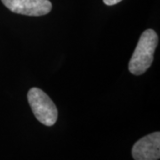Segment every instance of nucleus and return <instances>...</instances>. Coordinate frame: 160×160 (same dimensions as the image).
I'll return each instance as SVG.
<instances>
[{
  "label": "nucleus",
  "instance_id": "nucleus-1",
  "mask_svg": "<svg viewBox=\"0 0 160 160\" xmlns=\"http://www.w3.org/2000/svg\"><path fill=\"white\" fill-rule=\"evenodd\" d=\"M158 43V37L153 29H147L142 34L128 64L132 74L139 76L147 71L154 60Z\"/></svg>",
  "mask_w": 160,
  "mask_h": 160
},
{
  "label": "nucleus",
  "instance_id": "nucleus-2",
  "mask_svg": "<svg viewBox=\"0 0 160 160\" xmlns=\"http://www.w3.org/2000/svg\"><path fill=\"white\" fill-rule=\"evenodd\" d=\"M27 96L36 118L45 126H53L57 121L58 109L50 97L37 87L31 88Z\"/></svg>",
  "mask_w": 160,
  "mask_h": 160
},
{
  "label": "nucleus",
  "instance_id": "nucleus-5",
  "mask_svg": "<svg viewBox=\"0 0 160 160\" xmlns=\"http://www.w3.org/2000/svg\"><path fill=\"white\" fill-rule=\"evenodd\" d=\"M122 0H103L104 4L107 6H114L116 4H118Z\"/></svg>",
  "mask_w": 160,
  "mask_h": 160
},
{
  "label": "nucleus",
  "instance_id": "nucleus-3",
  "mask_svg": "<svg viewBox=\"0 0 160 160\" xmlns=\"http://www.w3.org/2000/svg\"><path fill=\"white\" fill-rule=\"evenodd\" d=\"M12 12L27 16H42L52 10L49 0H1Z\"/></svg>",
  "mask_w": 160,
  "mask_h": 160
},
{
  "label": "nucleus",
  "instance_id": "nucleus-4",
  "mask_svg": "<svg viewBox=\"0 0 160 160\" xmlns=\"http://www.w3.org/2000/svg\"><path fill=\"white\" fill-rule=\"evenodd\" d=\"M134 160H158L160 158V132H154L138 140L132 149Z\"/></svg>",
  "mask_w": 160,
  "mask_h": 160
}]
</instances>
